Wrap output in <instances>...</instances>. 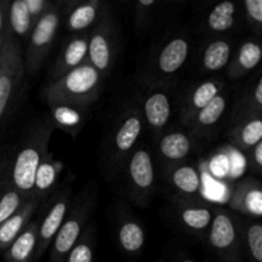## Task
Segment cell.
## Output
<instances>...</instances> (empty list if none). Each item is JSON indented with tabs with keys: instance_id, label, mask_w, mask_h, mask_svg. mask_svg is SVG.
<instances>
[{
	"instance_id": "cell-1",
	"label": "cell",
	"mask_w": 262,
	"mask_h": 262,
	"mask_svg": "<svg viewBox=\"0 0 262 262\" xmlns=\"http://www.w3.org/2000/svg\"><path fill=\"white\" fill-rule=\"evenodd\" d=\"M54 129L51 120L46 118L33 123L18 146L12 165L8 168L10 183L26 200L32 197L36 171L49 154V142Z\"/></svg>"
},
{
	"instance_id": "cell-2",
	"label": "cell",
	"mask_w": 262,
	"mask_h": 262,
	"mask_svg": "<svg viewBox=\"0 0 262 262\" xmlns=\"http://www.w3.org/2000/svg\"><path fill=\"white\" fill-rule=\"evenodd\" d=\"M101 84V74L90 63H83L46 86L42 96L49 104L67 102L89 107L99 97Z\"/></svg>"
},
{
	"instance_id": "cell-3",
	"label": "cell",
	"mask_w": 262,
	"mask_h": 262,
	"mask_svg": "<svg viewBox=\"0 0 262 262\" xmlns=\"http://www.w3.org/2000/svg\"><path fill=\"white\" fill-rule=\"evenodd\" d=\"M25 73L20 43L18 38L8 31L0 49V124L17 101Z\"/></svg>"
},
{
	"instance_id": "cell-4",
	"label": "cell",
	"mask_w": 262,
	"mask_h": 262,
	"mask_svg": "<svg viewBox=\"0 0 262 262\" xmlns=\"http://www.w3.org/2000/svg\"><path fill=\"white\" fill-rule=\"evenodd\" d=\"M60 20V8L56 4H51L50 8L41 15L40 19L35 22L28 35L27 50L23 55L26 73L35 74L41 68L46 56L50 53Z\"/></svg>"
},
{
	"instance_id": "cell-5",
	"label": "cell",
	"mask_w": 262,
	"mask_h": 262,
	"mask_svg": "<svg viewBox=\"0 0 262 262\" xmlns=\"http://www.w3.org/2000/svg\"><path fill=\"white\" fill-rule=\"evenodd\" d=\"M94 204L95 196L92 193H89L82 194L81 199L73 205L51 243L49 262H64L69 251L81 238L84 225L89 222Z\"/></svg>"
},
{
	"instance_id": "cell-6",
	"label": "cell",
	"mask_w": 262,
	"mask_h": 262,
	"mask_svg": "<svg viewBox=\"0 0 262 262\" xmlns=\"http://www.w3.org/2000/svg\"><path fill=\"white\" fill-rule=\"evenodd\" d=\"M72 205V189L71 187H64L63 189L56 193L53 201L50 202L45 216L40 219L38 225V243L37 251H36V262L40 261L41 257L45 255L46 251L53 243L56 233L60 229L64 219L68 215L69 209Z\"/></svg>"
},
{
	"instance_id": "cell-7",
	"label": "cell",
	"mask_w": 262,
	"mask_h": 262,
	"mask_svg": "<svg viewBox=\"0 0 262 262\" xmlns=\"http://www.w3.org/2000/svg\"><path fill=\"white\" fill-rule=\"evenodd\" d=\"M209 241L223 262H241V241L228 212L219 211L212 216Z\"/></svg>"
},
{
	"instance_id": "cell-8",
	"label": "cell",
	"mask_w": 262,
	"mask_h": 262,
	"mask_svg": "<svg viewBox=\"0 0 262 262\" xmlns=\"http://www.w3.org/2000/svg\"><path fill=\"white\" fill-rule=\"evenodd\" d=\"M113 28L109 20L104 19L89 35V51L87 63L91 64L102 77L109 73L114 58Z\"/></svg>"
},
{
	"instance_id": "cell-9",
	"label": "cell",
	"mask_w": 262,
	"mask_h": 262,
	"mask_svg": "<svg viewBox=\"0 0 262 262\" xmlns=\"http://www.w3.org/2000/svg\"><path fill=\"white\" fill-rule=\"evenodd\" d=\"M128 176L136 193L141 196L151 193L155 182V169L151 154L145 147L137 148L132 154L128 163Z\"/></svg>"
},
{
	"instance_id": "cell-10",
	"label": "cell",
	"mask_w": 262,
	"mask_h": 262,
	"mask_svg": "<svg viewBox=\"0 0 262 262\" xmlns=\"http://www.w3.org/2000/svg\"><path fill=\"white\" fill-rule=\"evenodd\" d=\"M229 205L234 211L248 216L260 217L262 215V191L255 179H246L234 187Z\"/></svg>"
},
{
	"instance_id": "cell-11",
	"label": "cell",
	"mask_w": 262,
	"mask_h": 262,
	"mask_svg": "<svg viewBox=\"0 0 262 262\" xmlns=\"http://www.w3.org/2000/svg\"><path fill=\"white\" fill-rule=\"evenodd\" d=\"M40 219L32 220L5 250V262H36Z\"/></svg>"
},
{
	"instance_id": "cell-12",
	"label": "cell",
	"mask_w": 262,
	"mask_h": 262,
	"mask_svg": "<svg viewBox=\"0 0 262 262\" xmlns=\"http://www.w3.org/2000/svg\"><path fill=\"white\" fill-rule=\"evenodd\" d=\"M87 51H89V35L79 33L73 36L64 46L60 56L54 66L51 72L54 81L71 72L72 69L82 66L87 59Z\"/></svg>"
},
{
	"instance_id": "cell-13",
	"label": "cell",
	"mask_w": 262,
	"mask_h": 262,
	"mask_svg": "<svg viewBox=\"0 0 262 262\" xmlns=\"http://www.w3.org/2000/svg\"><path fill=\"white\" fill-rule=\"evenodd\" d=\"M50 105L51 123L54 128L58 127L66 133L76 137L89 118V107L67 102H53Z\"/></svg>"
},
{
	"instance_id": "cell-14",
	"label": "cell",
	"mask_w": 262,
	"mask_h": 262,
	"mask_svg": "<svg viewBox=\"0 0 262 262\" xmlns=\"http://www.w3.org/2000/svg\"><path fill=\"white\" fill-rule=\"evenodd\" d=\"M40 204L41 202L36 197H31L12 217L0 225V251L5 252L13 241L22 233Z\"/></svg>"
},
{
	"instance_id": "cell-15",
	"label": "cell",
	"mask_w": 262,
	"mask_h": 262,
	"mask_svg": "<svg viewBox=\"0 0 262 262\" xmlns=\"http://www.w3.org/2000/svg\"><path fill=\"white\" fill-rule=\"evenodd\" d=\"M61 170H63L61 161L55 160L51 154H48L36 171L32 197H36L40 202L46 200V197L58 186Z\"/></svg>"
},
{
	"instance_id": "cell-16",
	"label": "cell",
	"mask_w": 262,
	"mask_h": 262,
	"mask_svg": "<svg viewBox=\"0 0 262 262\" xmlns=\"http://www.w3.org/2000/svg\"><path fill=\"white\" fill-rule=\"evenodd\" d=\"M142 115L137 110L125 113L122 123L114 135V150L117 155L130 152L142 132Z\"/></svg>"
},
{
	"instance_id": "cell-17",
	"label": "cell",
	"mask_w": 262,
	"mask_h": 262,
	"mask_svg": "<svg viewBox=\"0 0 262 262\" xmlns=\"http://www.w3.org/2000/svg\"><path fill=\"white\" fill-rule=\"evenodd\" d=\"M10 183L9 170L0 164V225L12 217L27 202Z\"/></svg>"
},
{
	"instance_id": "cell-18",
	"label": "cell",
	"mask_w": 262,
	"mask_h": 262,
	"mask_svg": "<svg viewBox=\"0 0 262 262\" xmlns=\"http://www.w3.org/2000/svg\"><path fill=\"white\" fill-rule=\"evenodd\" d=\"M189 53V43L186 38L177 37L169 41L159 55V68L163 73L171 74L186 63Z\"/></svg>"
},
{
	"instance_id": "cell-19",
	"label": "cell",
	"mask_w": 262,
	"mask_h": 262,
	"mask_svg": "<svg viewBox=\"0 0 262 262\" xmlns=\"http://www.w3.org/2000/svg\"><path fill=\"white\" fill-rule=\"evenodd\" d=\"M171 114V104L168 95L156 91L146 99L143 105V115L146 122L155 129H160L168 123Z\"/></svg>"
},
{
	"instance_id": "cell-20",
	"label": "cell",
	"mask_w": 262,
	"mask_h": 262,
	"mask_svg": "<svg viewBox=\"0 0 262 262\" xmlns=\"http://www.w3.org/2000/svg\"><path fill=\"white\" fill-rule=\"evenodd\" d=\"M8 28L15 38L28 37L35 22L31 18L26 0H14L8 4Z\"/></svg>"
},
{
	"instance_id": "cell-21",
	"label": "cell",
	"mask_w": 262,
	"mask_h": 262,
	"mask_svg": "<svg viewBox=\"0 0 262 262\" xmlns=\"http://www.w3.org/2000/svg\"><path fill=\"white\" fill-rule=\"evenodd\" d=\"M220 90H222V84L216 81H206L204 83L200 84L193 92H192L191 97H189L188 102L186 105V109H184L183 119L184 122H189L194 118V115L200 112L201 109H204L212 99L217 96L220 94Z\"/></svg>"
},
{
	"instance_id": "cell-22",
	"label": "cell",
	"mask_w": 262,
	"mask_h": 262,
	"mask_svg": "<svg viewBox=\"0 0 262 262\" xmlns=\"http://www.w3.org/2000/svg\"><path fill=\"white\" fill-rule=\"evenodd\" d=\"M192 148V141L186 133L171 132L161 138L159 150L161 155L170 161L183 160L188 156Z\"/></svg>"
},
{
	"instance_id": "cell-23",
	"label": "cell",
	"mask_w": 262,
	"mask_h": 262,
	"mask_svg": "<svg viewBox=\"0 0 262 262\" xmlns=\"http://www.w3.org/2000/svg\"><path fill=\"white\" fill-rule=\"evenodd\" d=\"M100 4L101 3L99 0L79 3L69 13L68 19H67V27L73 32H82L91 27L92 23L96 20L97 15H99Z\"/></svg>"
},
{
	"instance_id": "cell-24",
	"label": "cell",
	"mask_w": 262,
	"mask_h": 262,
	"mask_svg": "<svg viewBox=\"0 0 262 262\" xmlns=\"http://www.w3.org/2000/svg\"><path fill=\"white\" fill-rule=\"evenodd\" d=\"M225 109H227V99H225L224 95L219 94L204 109H201L194 115V118L192 119L193 130L200 132V130L207 129V128L216 124L224 114Z\"/></svg>"
},
{
	"instance_id": "cell-25",
	"label": "cell",
	"mask_w": 262,
	"mask_h": 262,
	"mask_svg": "<svg viewBox=\"0 0 262 262\" xmlns=\"http://www.w3.org/2000/svg\"><path fill=\"white\" fill-rule=\"evenodd\" d=\"M230 54H232V48H230L229 42L219 38V40L210 42L205 49L202 63L207 71H220L229 63Z\"/></svg>"
},
{
	"instance_id": "cell-26",
	"label": "cell",
	"mask_w": 262,
	"mask_h": 262,
	"mask_svg": "<svg viewBox=\"0 0 262 262\" xmlns=\"http://www.w3.org/2000/svg\"><path fill=\"white\" fill-rule=\"evenodd\" d=\"M261 58V46L253 41H247L239 48L234 68L230 69V76L233 74L234 77H239L241 74L253 71L260 64Z\"/></svg>"
},
{
	"instance_id": "cell-27",
	"label": "cell",
	"mask_w": 262,
	"mask_h": 262,
	"mask_svg": "<svg viewBox=\"0 0 262 262\" xmlns=\"http://www.w3.org/2000/svg\"><path fill=\"white\" fill-rule=\"evenodd\" d=\"M118 241L123 251L127 253H137L145 245V232L137 222L127 220L118 232Z\"/></svg>"
},
{
	"instance_id": "cell-28",
	"label": "cell",
	"mask_w": 262,
	"mask_h": 262,
	"mask_svg": "<svg viewBox=\"0 0 262 262\" xmlns=\"http://www.w3.org/2000/svg\"><path fill=\"white\" fill-rule=\"evenodd\" d=\"M171 183L179 192L186 194H196L201 188V178L193 166L181 165L171 171Z\"/></svg>"
},
{
	"instance_id": "cell-29",
	"label": "cell",
	"mask_w": 262,
	"mask_h": 262,
	"mask_svg": "<svg viewBox=\"0 0 262 262\" xmlns=\"http://www.w3.org/2000/svg\"><path fill=\"white\" fill-rule=\"evenodd\" d=\"M235 10L237 8L234 3L228 0L219 3L216 7L212 8L207 17V25L210 30L215 32H225L230 30L235 23Z\"/></svg>"
},
{
	"instance_id": "cell-30",
	"label": "cell",
	"mask_w": 262,
	"mask_h": 262,
	"mask_svg": "<svg viewBox=\"0 0 262 262\" xmlns=\"http://www.w3.org/2000/svg\"><path fill=\"white\" fill-rule=\"evenodd\" d=\"M183 224L192 230L206 229L212 222V212L206 206H187L179 212Z\"/></svg>"
},
{
	"instance_id": "cell-31",
	"label": "cell",
	"mask_w": 262,
	"mask_h": 262,
	"mask_svg": "<svg viewBox=\"0 0 262 262\" xmlns=\"http://www.w3.org/2000/svg\"><path fill=\"white\" fill-rule=\"evenodd\" d=\"M262 140V120L261 118H250L247 122L241 124L235 132V141L241 146L252 148Z\"/></svg>"
},
{
	"instance_id": "cell-32",
	"label": "cell",
	"mask_w": 262,
	"mask_h": 262,
	"mask_svg": "<svg viewBox=\"0 0 262 262\" xmlns=\"http://www.w3.org/2000/svg\"><path fill=\"white\" fill-rule=\"evenodd\" d=\"M94 237L92 230L82 233L78 242L73 246L67 255L64 262H92L94 261Z\"/></svg>"
},
{
	"instance_id": "cell-33",
	"label": "cell",
	"mask_w": 262,
	"mask_h": 262,
	"mask_svg": "<svg viewBox=\"0 0 262 262\" xmlns=\"http://www.w3.org/2000/svg\"><path fill=\"white\" fill-rule=\"evenodd\" d=\"M247 247L253 262H262V225L260 223L251 224L247 229Z\"/></svg>"
},
{
	"instance_id": "cell-34",
	"label": "cell",
	"mask_w": 262,
	"mask_h": 262,
	"mask_svg": "<svg viewBox=\"0 0 262 262\" xmlns=\"http://www.w3.org/2000/svg\"><path fill=\"white\" fill-rule=\"evenodd\" d=\"M246 13L251 22L256 23L257 26L262 25V0H245Z\"/></svg>"
},
{
	"instance_id": "cell-35",
	"label": "cell",
	"mask_w": 262,
	"mask_h": 262,
	"mask_svg": "<svg viewBox=\"0 0 262 262\" xmlns=\"http://www.w3.org/2000/svg\"><path fill=\"white\" fill-rule=\"evenodd\" d=\"M26 5L33 22H37L41 15L50 8L51 3L46 0H26Z\"/></svg>"
},
{
	"instance_id": "cell-36",
	"label": "cell",
	"mask_w": 262,
	"mask_h": 262,
	"mask_svg": "<svg viewBox=\"0 0 262 262\" xmlns=\"http://www.w3.org/2000/svg\"><path fill=\"white\" fill-rule=\"evenodd\" d=\"M7 3L0 2V49H2L3 42H4L8 31H9L7 20Z\"/></svg>"
},
{
	"instance_id": "cell-37",
	"label": "cell",
	"mask_w": 262,
	"mask_h": 262,
	"mask_svg": "<svg viewBox=\"0 0 262 262\" xmlns=\"http://www.w3.org/2000/svg\"><path fill=\"white\" fill-rule=\"evenodd\" d=\"M252 100L253 104H255L256 109L260 112L261 106H262V79L260 78L256 83L255 90H253V95H252Z\"/></svg>"
},
{
	"instance_id": "cell-38",
	"label": "cell",
	"mask_w": 262,
	"mask_h": 262,
	"mask_svg": "<svg viewBox=\"0 0 262 262\" xmlns=\"http://www.w3.org/2000/svg\"><path fill=\"white\" fill-rule=\"evenodd\" d=\"M253 151V161H255V165L258 169H261L262 166V142H258L255 147H252Z\"/></svg>"
},
{
	"instance_id": "cell-39",
	"label": "cell",
	"mask_w": 262,
	"mask_h": 262,
	"mask_svg": "<svg viewBox=\"0 0 262 262\" xmlns=\"http://www.w3.org/2000/svg\"><path fill=\"white\" fill-rule=\"evenodd\" d=\"M155 4V0H140V2H137V5L141 8H151Z\"/></svg>"
},
{
	"instance_id": "cell-40",
	"label": "cell",
	"mask_w": 262,
	"mask_h": 262,
	"mask_svg": "<svg viewBox=\"0 0 262 262\" xmlns=\"http://www.w3.org/2000/svg\"><path fill=\"white\" fill-rule=\"evenodd\" d=\"M179 262H196V261L192 260V258H183V260H181Z\"/></svg>"
}]
</instances>
